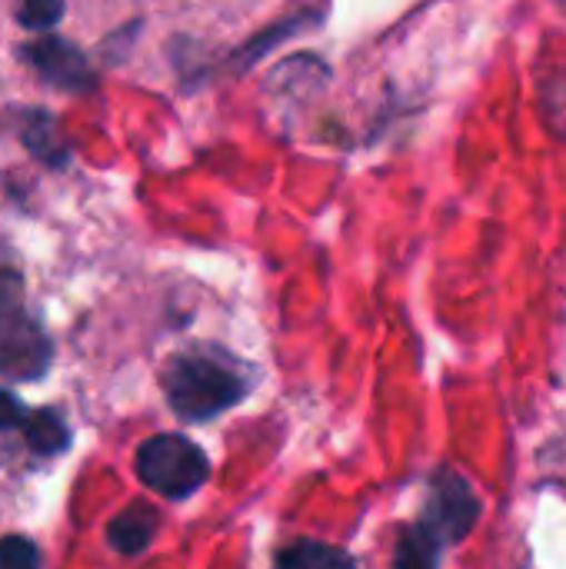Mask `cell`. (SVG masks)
Segmentation results:
<instances>
[{"label":"cell","instance_id":"cell-8","mask_svg":"<svg viewBox=\"0 0 566 569\" xmlns=\"http://www.w3.org/2000/svg\"><path fill=\"white\" fill-rule=\"evenodd\" d=\"M277 563L287 569H320V567H347V563H354L344 550H337V547H324V543H310V540H304V543H294L290 550H284L280 557H277Z\"/></svg>","mask_w":566,"mask_h":569},{"label":"cell","instance_id":"cell-3","mask_svg":"<svg viewBox=\"0 0 566 569\" xmlns=\"http://www.w3.org/2000/svg\"><path fill=\"white\" fill-rule=\"evenodd\" d=\"M53 343L43 327L17 303L0 300V377L3 380H40L50 370Z\"/></svg>","mask_w":566,"mask_h":569},{"label":"cell","instance_id":"cell-6","mask_svg":"<svg viewBox=\"0 0 566 569\" xmlns=\"http://www.w3.org/2000/svg\"><path fill=\"white\" fill-rule=\"evenodd\" d=\"M157 530H160V517H157V510H150V507H143V503H137V507H127L120 517H113V520H110V527H107V540H110V547H113L117 553H123V557H137V553H143V550L153 543Z\"/></svg>","mask_w":566,"mask_h":569},{"label":"cell","instance_id":"cell-5","mask_svg":"<svg viewBox=\"0 0 566 569\" xmlns=\"http://www.w3.org/2000/svg\"><path fill=\"white\" fill-rule=\"evenodd\" d=\"M30 60H33V67L50 83H57L63 90H87V87H93V73H90L83 53L73 43L60 40V37H40L30 47Z\"/></svg>","mask_w":566,"mask_h":569},{"label":"cell","instance_id":"cell-4","mask_svg":"<svg viewBox=\"0 0 566 569\" xmlns=\"http://www.w3.org/2000/svg\"><path fill=\"white\" fill-rule=\"evenodd\" d=\"M480 517V503H477V493L467 480H460L457 473H437L434 480V493H430V503H427V513L424 520L417 523V530L437 547H450V543H460L474 523Z\"/></svg>","mask_w":566,"mask_h":569},{"label":"cell","instance_id":"cell-1","mask_svg":"<svg viewBox=\"0 0 566 569\" xmlns=\"http://www.w3.org/2000/svg\"><path fill=\"white\" fill-rule=\"evenodd\" d=\"M163 393L180 420L203 423L237 407L247 393V380L234 360L220 353L190 350V353H177L167 363Z\"/></svg>","mask_w":566,"mask_h":569},{"label":"cell","instance_id":"cell-11","mask_svg":"<svg viewBox=\"0 0 566 569\" xmlns=\"http://www.w3.org/2000/svg\"><path fill=\"white\" fill-rule=\"evenodd\" d=\"M23 417H27V407L10 390H0V430H17Z\"/></svg>","mask_w":566,"mask_h":569},{"label":"cell","instance_id":"cell-2","mask_svg":"<svg viewBox=\"0 0 566 569\" xmlns=\"http://www.w3.org/2000/svg\"><path fill=\"white\" fill-rule=\"evenodd\" d=\"M137 477L143 487L157 490L160 497L183 500L207 483L210 463H207V453L193 440L180 433H160L140 443Z\"/></svg>","mask_w":566,"mask_h":569},{"label":"cell","instance_id":"cell-10","mask_svg":"<svg viewBox=\"0 0 566 569\" xmlns=\"http://www.w3.org/2000/svg\"><path fill=\"white\" fill-rule=\"evenodd\" d=\"M40 563V553L30 540L23 537H7L0 540V567L3 569H27Z\"/></svg>","mask_w":566,"mask_h":569},{"label":"cell","instance_id":"cell-9","mask_svg":"<svg viewBox=\"0 0 566 569\" xmlns=\"http://www.w3.org/2000/svg\"><path fill=\"white\" fill-rule=\"evenodd\" d=\"M17 17L27 30H53L63 17V0H20L17 3Z\"/></svg>","mask_w":566,"mask_h":569},{"label":"cell","instance_id":"cell-7","mask_svg":"<svg viewBox=\"0 0 566 569\" xmlns=\"http://www.w3.org/2000/svg\"><path fill=\"white\" fill-rule=\"evenodd\" d=\"M20 430H23L27 447L37 450V453H43V457H53V453L67 450V443H70V430H67L63 417L53 413V410H33V413H27L23 423H20Z\"/></svg>","mask_w":566,"mask_h":569}]
</instances>
